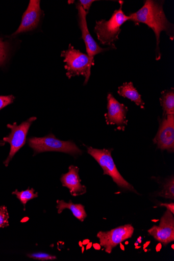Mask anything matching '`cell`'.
Wrapping results in <instances>:
<instances>
[{"instance_id": "obj_24", "label": "cell", "mask_w": 174, "mask_h": 261, "mask_svg": "<svg viewBox=\"0 0 174 261\" xmlns=\"http://www.w3.org/2000/svg\"><path fill=\"white\" fill-rule=\"evenodd\" d=\"M161 206H164L167 208V210L169 211L172 215H174V204L171 203H161L160 204Z\"/></svg>"}, {"instance_id": "obj_7", "label": "cell", "mask_w": 174, "mask_h": 261, "mask_svg": "<svg viewBox=\"0 0 174 261\" xmlns=\"http://www.w3.org/2000/svg\"><path fill=\"white\" fill-rule=\"evenodd\" d=\"M134 228L131 224L119 226L107 231H99L97 237L100 241L101 246L105 251L110 254L113 249L122 242L131 238Z\"/></svg>"}, {"instance_id": "obj_16", "label": "cell", "mask_w": 174, "mask_h": 261, "mask_svg": "<svg viewBox=\"0 0 174 261\" xmlns=\"http://www.w3.org/2000/svg\"><path fill=\"white\" fill-rule=\"evenodd\" d=\"M160 99V104L163 111V115L174 114V90L171 88L162 92Z\"/></svg>"}, {"instance_id": "obj_3", "label": "cell", "mask_w": 174, "mask_h": 261, "mask_svg": "<svg viewBox=\"0 0 174 261\" xmlns=\"http://www.w3.org/2000/svg\"><path fill=\"white\" fill-rule=\"evenodd\" d=\"M29 145L34 155L44 152H60L72 156L81 155L82 151L72 141H62L53 134L44 137H33L29 139Z\"/></svg>"}, {"instance_id": "obj_12", "label": "cell", "mask_w": 174, "mask_h": 261, "mask_svg": "<svg viewBox=\"0 0 174 261\" xmlns=\"http://www.w3.org/2000/svg\"><path fill=\"white\" fill-rule=\"evenodd\" d=\"M42 12L40 0H31L27 10L22 16L20 26L11 37H14L20 34L35 30L40 21Z\"/></svg>"}, {"instance_id": "obj_17", "label": "cell", "mask_w": 174, "mask_h": 261, "mask_svg": "<svg viewBox=\"0 0 174 261\" xmlns=\"http://www.w3.org/2000/svg\"><path fill=\"white\" fill-rule=\"evenodd\" d=\"M160 197L173 200L174 199V178L172 176L168 178L163 186L162 191L158 194Z\"/></svg>"}, {"instance_id": "obj_4", "label": "cell", "mask_w": 174, "mask_h": 261, "mask_svg": "<svg viewBox=\"0 0 174 261\" xmlns=\"http://www.w3.org/2000/svg\"><path fill=\"white\" fill-rule=\"evenodd\" d=\"M61 57L64 58L63 62L65 63L64 67L68 79L83 76L85 77L84 85H86L89 80L92 67L88 55L74 49L70 44L68 49L62 52Z\"/></svg>"}, {"instance_id": "obj_23", "label": "cell", "mask_w": 174, "mask_h": 261, "mask_svg": "<svg viewBox=\"0 0 174 261\" xmlns=\"http://www.w3.org/2000/svg\"><path fill=\"white\" fill-rule=\"evenodd\" d=\"M95 2V1H94V0H80L79 2L82 6L84 10L88 13L91 6Z\"/></svg>"}, {"instance_id": "obj_22", "label": "cell", "mask_w": 174, "mask_h": 261, "mask_svg": "<svg viewBox=\"0 0 174 261\" xmlns=\"http://www.w3.org/2000/svg\"><path fill=\"white\" fill-rule=\"evenodd\" d=\"M14 100L15 97L13 95L7 96H0V110L12 103Z\"/></svg>"}, {"instance_id": "obj_11", "label": "cell", "mask_w": 174, "mask_h": 261, "mask_svg": "<svg viewBox=\"0 0 174 261\" xmlns=\"http://www.w3.org/2000/svg\"><path fill=\"white\" fill-rule=\"evenodd\" d=\"M147 232L165 246L173 242L174 218L172 213L167 210L161 218L159 225H154Z\"/></svg>"}, {"instance_id": "obj_20", "label": "cell", "mask_w": 174, "mask_h": 261, "mask_svg": "<svg viewBox=\"0 0 174 261\" xmlns=\"http://www.w3.org/2000/svg\"><path fill=\"white\" fill-rule=\"evenodd\" d=\"M9 215L7 207L2 206L0 207V228H5L9 226Z\"/></svg>"}, {"instance_id": "obj_2", "label": "cell", "mask_w": 174, "mask_h": 261, "mask_svg": "<svg viewBox=\"0 0 174 261\" xmlns=\"http://www.w3.org/2000/svg\"><path fill=\"white\" fill-rule=\"evenodd\" d=\"M119 9L114 12L111 18L108 21L105 19L96 21L94 30L101 43L110 46L114 49H116L114 42L118 40L121 27L130 19L129 16L122 10L123 2H119Z\"/></svg>"}, {"instance_id": "obj_5", "label": "cell", "mask_w": 174, "mask_h": 261, "mask_svg": "<svg viewBox=\"0 0 174 261\" xmlns=\"http://www.w3.org/2000/svg\"><path fill=\"white\" fill-rule=\"evenodd\" d=\"M113 150V149H97L87 147L88 153L101 165L104 170V175L110 176L120 188L138 194L134 187L124 179L118 172L112 156Z\"/></svg>"}, {"instance_id": "obj_9", "label": "cell", "mask_w": 174, "mask_h": 261, "mask_svg": "<svg viewBox=\"0 0 174 261\" xmlns=\"http://www.w3.org/2000/svg\"><path fill=\"white\" fill-rule=\"evenodd\" d=\"M107 100L108 113L105 115L107 124L116 125L117 129L125 130L128 123L127 114L129 108L117 101L111 93H108Z\"/></svg>"}, {"instance_id": "obj_25", "label": "cell", "mask_w": 174, "mask_h": 261, "mask_svg": "<svg viewBox=\"0 0 174 261\" xmlns=\"http://www.w3.org/2000/svg\"><path fill=\"white\" fill-rule=\"evenodd\" d=\"M5 145V141H0V146H3Z\"/></svg>"}, {"instance_id": "obj_21", "label": "cell", "mask_w": 174, "mask_h": 261, "mask_svg": "<svg viewBox=\"0 0 174 261\" xmlns=\"http://www.w3.org/2000/svg\"><path fill=\"white\" fill-rule=\"evenodd\" d=\"M29 256L40 260H54L57 258L55 256L41 252L31 254L29 255Z\"/></svg>"}, {"instance_id": "obj_19", "label": "cell", "mask_w": 174, "mask_h": 261, "mask_svg": "<svg viewBox=\"0 0 174 261\" xmlns=\"http://www.w3.org/2000/svg\"><path fill=\"white\" fill-rule=\"evenodd\" d=\"M10 43L0 38V67L4 66L9 59Z\"/></svg>"}, {"instance_id": "obj_1", "label": "cell", "mask_w": 174, "mask_h": 261, "mask_svg": "<svg viewBox=\"0 0 174 261\" xmlns=\"http://www.w3.org/2000/svg\"><path fill=\"white\" fill-rule=\"evenodd\" d=\"M164 2L146 0L143 6L137 12L130 14V20L133 21L136 25L140 23H144L154 32L157 40L156 60H160L161 54L160 51V34L165 32L171 40L174 39V28L170 22L163 10Z\"/></svg>"}, {"instance_id": "obj_8", "label": "cell", "mask_w": 174, "mask_h": 261, "mask_svg": "<svg viewBox=\"0 0 174 261\" xmlns=\"http://www.w3.org/2000/svg\"><path fill=\"white\" fill-rule=\"evenodd\" d=\"M159 128L153 139L157 148L169 153L174 152V114L163 115L159 118Z\"/></svg>"}, {"instance_id": "obj_6", "label": "cell", "mask_w": 174, "mask_h": 261, "mask_svg": "<svg viewBox=\"0 0 174 261\" xmlns=\"http://www.w3.org/2000/svg\"><path fill=\"white\" fill-rule=\"evenodd\" d=\"M36 120L37 117H32L19 125H17L16 123L7 125L11 132L9 136L4 138V141L9 142L11 145L10 154L4 162L6 167H8L15 154L26 144L30 128L32 123Z\"/></svg>"}, {"instance_id": "obj_10", "label": "cell", "mask_w": 174, "mask_h": 261, "mask_svg": "<svg viewBox=\"0 0 174 261\" xmlns=\"http://www.w3.org/2000/svg\"><path fill=\"white\" fill-rule=\"evenodd\" d=\"M77 9L79 12V24L82 31V37L86 46L88 56L90 60L91 65H93L94 57L99 54L113 49V48H102L93 39L88 30L86 16L88 13L86 12L79 3L77 5Z\"/></svg>"}, {"instance_id": "obj_13", "label": "cell", "mask_w": 174, "mask_h": 261, "mask_svg": "<svg viewBox=\"0 0 174 261\" xmlns=\"http://www.w3.org/2000/svg\"><path fill=\"white\" fill-rule=\"evenodd\" d=\"M68 172L63 174L61 178L62 186L69 190L70 194L73 196H79L87 192L86 187L81 184L79 175L80 169L76 166L70 165Z\"/></svg>"}, {"instance_id": "obj_15", "label": "cell", "mask_w": 174, "mask_h": 261, "mask_svg": "<svg viewBox=\"0 0 174 261\" xmlns=\"http://www.w3.org/2000/svg\"><path fill=\"white\" fill-rule=\"evenodd\" d=\"M57 202L59 214H61L65 209H69L73 216L82 222L87 217L85 206L81 204H73L71 201L67 203L63 200H57Z\"/></svg>"}, {"instance_id": "obj_18", "label": "cell", "mask_w": 174, "mask_h": 261, "mask_svg": "<svg viewBox=\"0 0 174 261\" xmlns=\"http://www.w3.org/2000/svg\"><path fill=\"white\" fill-rule=\"evenodd\" d=\"M12 194L16 196L17 198L23 204L24 208H26V204L29 201L38 197V193H35V190L33 188L31 189L29 188L27 191L21 192H19L16 190Z\"/></svg>"}, {"instance_id": "obj_14", "label": "cell", "mask_w": 174, "mask_h": 261, "mask_svg": "<svg viewBox=\"0 0 174 261\" xmlns=\"http://www.w3.org/2000/svg\"><path fill=\"white\" fill-rule=\"evenodd\" d=\"M117 93L119 96L130 99L141 109L144 108V102L141 96L134 87L132 82L125 83L118 87Z\"/></svg>"}]
</instances>
